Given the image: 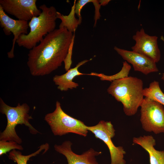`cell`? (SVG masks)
I'll return each instance as SVG.
<instances>
[{
	"mask_svg": "<svg viewBox=\"0 0 164 164\" xmlns=\"http://www.w3.org/2000/svg\"><path fill=\"white\" fill-rule=\"evenodd\" d=\"M49 148V145L47 143L43 144L39 147V149L35 152L28 155H23L19 151L14 149L9 153V158L13 160L17 164H27V161L31 157L35 156L39 154L43 150L46 152Z\"/></svg>",
	"mask_w": 164,
	"mask_h": 164,
	"instance_id": "2e32d148",
	"label": "cell"
},
{
	"mask_svg": "<svg viewBox=\"0 0 164 164\" xmlns=\"http://www.w3.org/2000/svg\"><path fill=\"white\" fill-rule=\"evenodd\" d=\"M44 120L55 136H61L70 133L84 137L87 135V126L82 121L64 112L58 101L56 102L55 110L52 112L46 114Z\"/></svg>",
	"mask_w": 164,
	"mask_h": 164,
	"instance_id": "5b68a950",
	"label": "cell"
},
{
	"mask_svg": "<svg viewBox=\"0 0 164 164\" xmlns=\"http://www.w3.org/2000/svg\"><path fill=\"white\" fill-rule=\"evenodd\" d=\"M123 65L121 70L117 73L112 75L108 76L102 73H98L91 72L89 75L98 77L102 80H108L111 82L113 80L128 77L131 66L126 61L123 62Z\"/></svg>",
	"mask_w": 164,
	"mask_h": 164,
	"instance_id": "e0dca14e",
	"label": "cell"
},
{
	"mask_svg": "<svg viewBox=\"0 0 164 164\" xmlns=\"http://www.w3.org/2000/svg\"><path fill=\"white\" fill-rule=\"evenodd\" d=\"M114 49L124 60L132 65L135 71L140 72L145 75L158 71L156 63L147 56L116 46Z\"/></svg>",
	"mask_w": 164,
	"mask_h": 164,
	"instance_id": "7c38bea8",
	"label": "cell"
},
{
	"mask_svg": "<svg viewBox=\"0 0 164 164\" xmlns=\"http://www.w3.org/2000/svg\"><path fill=\"white\" fill-rule=\"evenodd\" d=\"M161 39L164 42V39L163 38V36H162L161 37ZM162 80H164V73H163V75H162Z\"/></svg>",
	"mask_w": 164,
	"mask_h": 164,
	"instance_id": "ffe728a7",
	"label": "cell"
},
{
	"mask_svg": "<svg viewBox=\"0 0 164 164\" xmlns=\"http://www.w3.org/2000/svg\"><path fill=\"white\" fill-rule=\"evenodd\" d=\"M140 107V121L142 128L156 134L164 133L163 105L145 97Z\"/></svg>",
	"mask_w": 164,
	"mask_h": 164,
	"instance_id": "8992f818",
	"label": "cell"
},
{
	"mask_svg": "<svg viewBox=\"0 0 164 164\" xmlns=\"http://www.w3.org/2000/svg\"><path fill=\"white\" fill-rule=\"evenodd\" d=\"M133 142L139 145L149 154L150 164H164V150L159 151L154 148L156 141L151 135L134 137Z\"/></svg>",
	"mask_w": 164,
	"mask_h": 164,
	"instance_id": "4fadbf2b",
	"label": "cell"
},
{
	"mask_svg": "<svg viewBox=\"0 0 164 164\" xmlns=\"http://www.w3.org/2000/svg\"><path fill=\"white\" fill-rule=\"evenodd\" d=\"M40 14L33 18L29 22L30 29L27 34H22L16 41L19 46L31 50L40 43L44 37L55 29L57 11L53 6L43 4L39 7Z\"/></svg>",
	"mask_w": 164,
	"mask_h": 164,
	"instance_id": "3957f363",
	"label": "cell"
},
{
	"mask_svg": "<svg viewBox=\"0 0 164 164\" xmlns=\"http://www.w3.org/2000/svg\"><path fill=\"white\" fill-rule=\"evenodd\" d=\"M73 37L72 32L64 26L45 36L28 54L27 65L31 74L43 76L58 69L65 61Z\"/></svg>",
	"mask_w": 164,
	"mask_h": 164,
	"instance_id": "6da1fadb",
	"label": "cell"
},
{
	"mask_svg": "<svg viewBox=\"0 0 164 164\" xmlns=\"http://www.w3.org/2000/svg\"><path fill=\"white\" fill-rule=\"evenodd\" d=\"M144 96L156 101L164 106V94L161 91L158 82H152L148 88L143 89Z\"/></svg>",
	"mask_w": 164,
	"mask_h": 164,
	"instance_id": "9a60e30c",
	"label": "cell"
},
{
	"mask_svg": "<svg viewBox=\"0 0 164 164\" xmlns=\"http://www.w3.org/2000/svg\"><path fill=\"white\" fill-rule=\"evenodd\" d=\"M143 89L141 79L129 76L112 81L107 92L122 103L125 114L132 116L137 113L144 100Z\"/></svg>",
	"mask_w": 164,
	"mask_h": 164,
	"instance_id": "7a4b0ae2",
	"label": "cell"
},
{
	"mask_svg": "<svg viewBox=\"0 0 164 164\" xmlns=\"http://www.w3.org/2000/svg\"><path fill=\"white\" fill-rule=\"evenodd\" d=\"M22 150L23 147L15 141H0V155L6 154L8 152L14 149Z\"/></svg>",
	"mask_w": 164,
	"mask_h": 164,
	"instance_id": "ac0fdd59",
	"label": "cell"
},
{
	"mask_svg": "<svg viewBox=\"0 0 164 164\" xmlns=\"http://www.w3.org/2000/svg\"><path fill=\"white\" fill-rule=\"evenodd\" d=\"M132 38L135 43L131 47L132 51L145 56L156 63L160 60L161 53L157 36L147 34L142 28L136 32Z\"/></svg>",
	"mask_w": 164,
	"mask_h": 164,
	"instance_id": "9c48e42d",
	"label": "cell"
},
{
	"mask_svg": "<svg viewBox=\"0 0 164 164\" xmlns=\"http://www.w3.org/2000/svg\"><path fill=\"white\" fill-rule=\"evenodd\" d=\"M72 144L70 141H66L61 145H55L54 148L56 151L65 156L68 164H99L95 156L101 154V152L91 148L82 154L78 155L72 150Z\"/></svg>",
	"mask_w": 164,
	"mask_h": 164,
	"instance_id": "8fae6325",
	"label": "cell"
},
{
	"mask_svg": "<svg viewBox=\"0 0 164 164\" xmlns=\"http://www.w3.org/2000/svg\"><path fill=\"white\" fill-rule=\"evenodd\" d=\"M90 60H84L77 64L74 68L70 69L65 73L60 75H56L53 78V81L57 85V88L61 91H67L69 89L77 88L78 86V83L73 81L76 77L78 76L88 75L83 73L79 71L78 68Z\"/></svg>",
	"mask_w": 164,
	"mask_h": 164,
	"instance_id": "5bb4252c",
	"label": "cell"
},
{
	"mask_svg": "<svg viewBox=\"0 0 164 164\" xmlns=\"http://www.w3.org/2000/svg\"><path fill=\"white\" fill-rule=\"evenodd\" d=\"M30 110L29 106L26 103L20 104L18 103L15 107L7 104L0 98V111L5 115L7 125L5 129L0 134V140L14 141L20 144L22 143V139L18 136L15 130L19 124H24L29 128L31 133L36 134L39 133L30 123L29 120L33 118L29 113Z\"/></svg>",
	"mask_w": 164,
	"mask_h": 164,
	"instance_id": "277c9868",
	"label": "cell"
},
{
	"mask_svg": "<svg viewBox=\"0 0 164 164\" xmlns=\"http://www.w3.org/2000/svg\"><path fill=\"white\" fill-rule=\"evenodd\" d=\"M0 26L6 35H10L12 33L13 35L12 47L11 50L7 53L8 57L12 58L14 56V46L17 40L21 35L27 34L28 33L29 22L27 21L12 19L0 6Z\"/></svg>",
	"mask_w": 164,
	"mask_h": 164,
	"instance_id": "30bf717a",
	"label": "cell"
},
{
	"mask_svg": "<svg viewBox=\"0 0 164 164\" xmlns=\"http://www.w3.org/2000/svg\"><path fill=\"white\" fill-rule=\"evenodd\" d=\"M110 0H100V3L103 6L107 5Z\"/></svg>",
	"mask_w": 164,
	"mask_h": 164,
	"instance_id": "d6986e66",
	"label": "cell"
},
{
	"mask_svg": "<svg viewBox=\"0 0 164 164\" xmlns=\"http://www.w3.org/2000/svg\"><path fill=\"white\" fill-rule=\"evenodd\" d=\"M36 2V0H0V6L5 13L18 20L28 22L41 12L37 7Z\"/></svg>",
	"mask_w": 164,
	"mask_h": 164,
	"instance_id": "ba28073f",
	"label": "cell"
},
{
	"mask_svg": "<svg viewBox=\"0 0 164 164\" xmlns=\"http://www.w3.org/2000/svg\"><path fill=\"white\" fill-rule=\"evenodd\" d=\"M87 129L107 145L111 156V164H126L124 158L126 153L124 149L121 146H116L112 142L115 131L111 121L101 120L95 125L87 126Z\"/></svg>",
	"mask_w": 164,
	"mask_h": 164,
	"instance_id": "52a82bcc",
	"label": "cell"
}]
</instances>
